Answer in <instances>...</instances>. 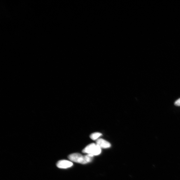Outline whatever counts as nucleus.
<instances>
[{
    "mask_svg": "<svg viewBox=\"0 0 180 180\" xmlns=\"http://www.w3.org/2000/svg\"><path fill=\"white\" fill-rule=\"evenodd\" d=\"M174 104L176 106H180V99L177 100V101L175 102Z\"/></svg>",
    "mask_w": 180,
    "mask_h": 180,
    "instance_id": "nucleus-6",
    "label": "nucleus"
},
{
    "mask_svg": "<svg viewBox=\"0 0 180 180\" xmlns=\"http://www.w3.org/2000/svg\"><path fill=\"white\" fill-rule=\"evenodd\" d=\"M96 144L101 149H108L111 146V145L109 142L102 139H97L96 141Z\"/></svg>",
    "mask_w": 180,
    "mask_h": 180,
    "instance_id": "nucleus-4",
    "label": "nucleus"
},
{
    "mask_svg": "<svg viewBox=\"0 0 180 180\" xmlns=\"http://www.w3.org/2000/svg\"><path fill=\"white\" fill-rule=\"evenodd\" d=\"M82 152L94 156H98L101 153V149L96 144L92 143L85 147L82 151Z\"/></svg>",
    "mask_w": 180,
    "mask_h": 180,
    "instance_id": "nucleus-1",
    "label": "nucleus"
},
{
    "mask_svg": "<svg viewBox=\"0 0 180 180\" xmlns=\"http://www.w3.org/2000/svg\"><path fill=\"white\" fill-rule=\"evenodd\" d=\"M73 164L71 161L66 160H61L57 162L56 166L58 168L66 169L73 166Z\"/></svg>",
    "mask_w": 180,
    "mask_h": 180,
    "instance_id": "nucleus-3",
    "label": "nucleus"
},
{
    "mask_svg": "<svg viewBox=\"0 0 180 180\" xmlns=\"http://www.w3.org/2000/svg\"><path fill=\"white\" fill-rule=\"evenodd\" d=\"M102 136V134L101 133L99 132H94L92 133L90 136V138L93 140H96L98 139L99 137Z\"/></svg>",
    "mask_w": 180,
    "mask_h": 180,
    "instance_id": "nucleus-5",
    "label": "nucleus"
},
{
    "mask_svg": "<svg viewBox=\"0 0 180 180\" xmlns=\"http://www.w3.org/2000/svg\"><path fill=\"white\" fill-rule=\"evenodd\" d=\"M68 158L71 161L82 164L89 163L86 155L83 156L81 154L74 153L69 155Z\"/></svg>",
    "mask_w": 180,
    "mask_h": 180,
    "instance_id": "nucleus-2",
    "label": "nucleus"
}]
</instances>
